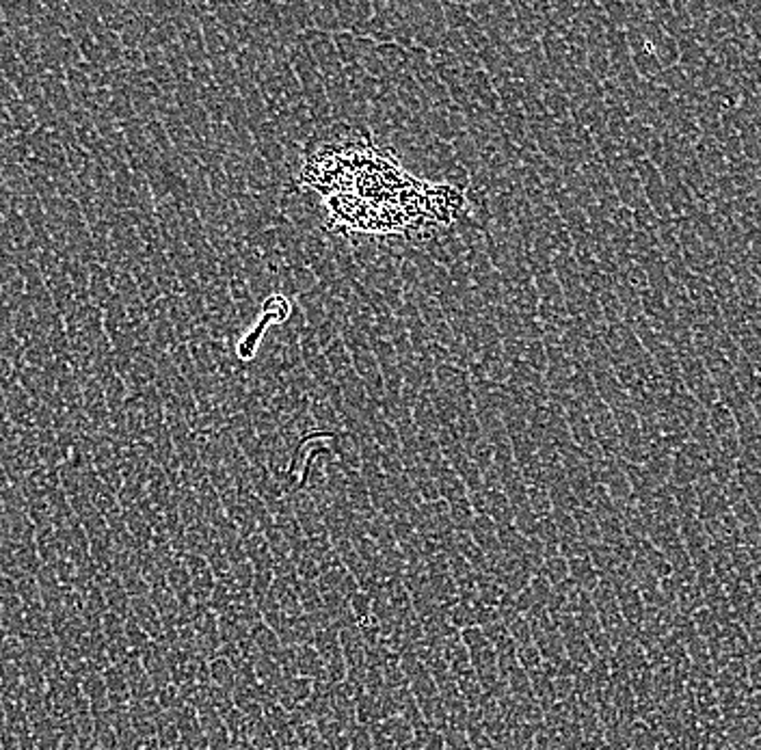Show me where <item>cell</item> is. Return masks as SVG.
I'll list each match as a JSON object with an SVG mask.
<instances>
[{"label":"cell","mask_w":761,"mask_h":750,"mask_svg":"<svg viewBox=\"0 0 761 750\" xmlns=\"http://www.w3.org/2000/svg\"><path fill=\"white\" fill-rule=\"evenodd\" d=\"M470 535L478 543V547L487 554V558H495V556L505 554L502 552L500 538H497L495 521L487 517V515H476V519L472 521Z\"/></svg>","instance_id":"obj_1"},{"label":"cell","mask_w":761,"mask_h":750,"mask_svg":"<svg viewBox=\"0 0 761 750\" xmlns=\"http://www.w3.org/2000/svg\"><path fill=\"white\" fill-rule=\"evenodd\" d=\"M431 474L437 480L439 495H442L443 502L454 504V502L467 500V486L464 484V480L459 478V474L448 465V461L443 463V465H439L437 470H433Z\"/></svg>","instance_id":"obj_2"},{"label":"cell","mask_w":761,"mask_h":750,"mask_svg":"<svg viewBox=\"0 0 761 750\" xmlns=\"http://www.w3.org/2000/svg\"><path fill=\"white\" fill-rule=\"evenodd\" d=\"M453 545H454L456 552H459L467 562H470L472 569L476 571L478 576H483V573H489L487 554H485L483 549L478 547V543L474 541L470 532H454Z\"/></svg>","instance_id":"obj_3"},{"label":"cell","mask_w":761,"mask_h":750,"mask_svg":"<svg viewBox=\"0 0 761 750\" xmlns=\"http://www.w3.org/2000/svg\"><path fill=\"white\" fill-rule=\"evenodd\" d=\"M251 641H254L257 651H260L262 655H266V658H273L275 661H277V658L282 655L286 647V644L282 642V638L275 634L265 620H260V623H255L254 627H251Z\"/></svg>","instance_id":"obj_4"},{"label":"cell","mask_w":761,"mask_h":750,"mask_svg":"<svg viewBox=\"0 0 761 750\" xmlns=\"http://www.w3.org/2000/svg\"><path fill=\"white\" fill-rule=\"evenodd\" d=\"M208 672L210 683L234 694V688H236V668H234L230 660L224 658V655H216L214 660L208 661Z\"/></svg>","instance_id":"obj_5"},{"label":"cell","mask_w":761,"mask_h":750,"mask_svg":"<svg viewBox=\"0 0 761 750\" xmlns=\"http://www.w3.org/2000/svg\"><path fill=\"white\" fill-rule=\"evenodd\" d=\"M297 668H298V677H308V679H312V682L314 679L327 675L323 660H320V655L314 649V644H303V647H297Z\"/></svg>","instance_id":"obj_6"},{"label":"cell","mask_w":761,"mask_h":750,"mask_svg":"<svg viewBox=\"0 0 761 750\" xmlns=\"http://www.w3.org/2000/svg\"><path fill=\"white\" fill-rule=\"evenodd\" d=\"M407 476L412 478L415 491H418V495L422 497V502H437V500H442V495H439L437 480L429 472V467L415 465V467H412V470H407Z\"/></svg>","instance_id":"obj_7"},{"label":"cell","mask_w":761,"mask_h":750,"mask_svg":"<svg viewBox=\"0 0 761 750\" xmlns=\"http://www.w3.org/2000/svg\"><path fill=\"white\" fill-rule=\"evenodd\" d=\"M374 729L380 731L385 737H390L398 748L405 746V744L409 742H413V726L409 724L402 716H391L388 720H383V723H380L379 726H374Z\"/></svg>","instance_id":"obj_8"},{"label":"cell","mask_w":761,"mask_h":750,"mask_svg":"<svg viewBox=\"0 0 761 750\" xmlns=\"http://www.w3.org/2000/svg\"><path fill=\"white\" fill-rule=\"evenodd\" d=\"M134 614H137L139 623L148 634L151 636H158L162 631V617L161 612L156 610V606L148 599H143V597H139L137 601H134Z\"/></svg>","instance_id":"obj_9"},{"label":"cell","mask_w":761,"mask_h":750,"mask_svg":"<svg viewBox=\"0 0 761 750\" xmlns=\"http://www.w3.org/2000/svg\"><path fill=\"white\" fill-rule=\"evenodd\" d=\"M448 508H450V521H453L454 532H470L472 521L476 519V513H474L470 500L448 504Z\"/></svg>","instance_id":"obj_10"}]
</instances>
